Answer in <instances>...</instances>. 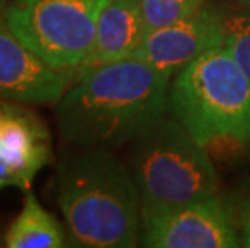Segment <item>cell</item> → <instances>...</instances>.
I'll list each match as a JSON object with an SVG mask.
<instances>
[{"mask_svg":"<svg viewBox=\"0 0 250 248\" xmlns=\"http://www.w3.org/2000/svg\"><path fill=\"white\" fill-rule=\"evenodd\" d=\"M13 0H0V18H2V15H3V12L7 10V7L10 3H12Z\"/></svg>","mask_w":250,"mask_h":248,"instance_id":"15","label":"cell"},{"mask_svg":"<svg viewBox=\"0 0 250 248\" xmlns=\"http://www.w3.org/2000/svg\"><path fill=\"white\" fill-rule=\"evenodd\" d=\"M231 3H236V5H244V7H250V0H228Z\"/></svg>","mask_w":250,"mask_h":248,"instance_id":"16","label":"cell"},{"mask_svg":"<svg viewBox=\"0 0 250 248\" xmlns=\"http://www.w3.org/2000/svg\"><path fill=\"white\" fill-rule=\"evenodd\" d=\"M110 0H13L2 21L49 65L76 71L92 49L99 17Z\"/></svg>","mask_w":250,"mask_h":248,"instance_id":"5","label":"cell"},{"mask_svg":"<svg viewBox=\"0 0 250 248\" xmlns=\"http://www.w3.org/2000/svg\"><path fill=\"white\" fill-rule=\"evenodd\" d=\"M208 0H139L147 33L188 18Z\"/></svg>","mask_w":250,"mask_h":248,"instance_id":"13","label":"cell"},{"mask_svg":"<svg viewBox=\"0 0 250 248\" xmlns=\"http://www.w3.org/2000/svg\"><path fill=\"white\" fill-rule=\"evenodd\" d=\"M167 108L207 149L250 142V81L223 44L174 75Z\"/></svg>","mask_w":250,"mask_h":248,"instance_id":"3","label":"cell"},{"mask_svg":"<svg viewBox=\"0 0 250 248\" xmlns=\"http://www.w3.org/2000/svg\"><path fill=\"white\" fill-rule=\"evenodd\" d=\"M141 242L150 248L241 247L237 216L220 195L142 216Z\"/></svg>","mask_w":250,"mask_h":248,"instance_id":"6","label":"cell"},{"mask_svg":"<svg viewBox=\"0 0 250 248\" xmlns=\"http://www.w3.org/2000/svg\"><path fill=\"white\" fill-rule=\"evenodd\" d=\"M131 166L142 216L216 195L218 174L200 142L171 114H162L132 142Z\"/></svg>","mask_w":250,"mask_h":248,"instance_id":"4","label":"cell"},{"mask_svg":"<svg viewBox=\"0 0 250 248\" xmlns=\"http://www.w3.org/2000/svg\"><path fill=\"white\" fill-rule=\"evenodd\" d=\"M50 158L52 139L44 121L20 102L0 97V191H31Z\"/></svg>","mask_w":250,"mask_h":248,"instance_id":"7","label":"cell"},{"mask_svg":"<svg viewBox=\"0 0 250 248\" xmlns=\"http://www.w3.org/2000/svg\"><path fill=\"white\" fill-rule=\"evenodd\" d=\"M237 228L239 235H241V247L250 248V198L239 210Z\"/></svg>","mask_w":250,"mask_h":248,"instance_id":"14","label":"cell"},{"mask_svg":"<svg viewBox=\"0 0 250 248\" xmlns=\"http://www.w3.org/2000/svg\"><path fill=\"white\" fill-rule=\"evenodd\" d=\"M221 44L220 10L207 2L188 18L147 33L134 57L174 76L194 58Z\"/></svg>","mask_w":250,"mask_h":248,"instance_id":"9","label":"cell"},{"mask_svg":"<svg viewBox=\"0 0 250 248\" xmlns=\"http://www.w3.org/2000/svg\"><path fill=\"white\" fill-rule=\"evenodd\" d=\"M171 79L136 57L79 73L57 103L58 133L78 149L134 142L167 112Z\"/></svg>","mask_w":250,"mask_h":248,"instance_id":"1","label":"cell"},{"mask_svg":"<svg viewBox=\"0 0 250 248\" xmlns=\"http://www.w3.org/2000/svg\"><path fill=\"white\" fill-rule=\"evenodd\" d=\"M146 34L139 0H110L99 17L92 49L74 76L94 66L132 58Z\"/></svg>","mask_w":250,"mask_h":248,"instance_id":"10","label":"cell"},{"mask_svg":"<svg viewBox=\"0 0 250 248\" xmlns=\"http://www.w3.org/2000/svg\"><path fill=\"white\" fill-rule=\"evenodd\" d=\"M3 242L8 248H62L66 247V235L55 216L42 208L36 195L28 191Z\"/></svg>","mask_w":250,"mask_h":248,"instance_id":"11","label":"cell"},{"mask_svg":"<svg viewBox=\"0 0 250 248\" xmlns=\"http://www.w3.org/2000/svg\"><path fill=\"white\" fill-rule=\"evenodd\" d=\"M74 81L28 49L0 18V97L20 103L57 105Z\"/></svg>","mask_w":250,"mask_h":248,"instance_id":"8","label":"cell"},{"mask_svg":"<svg viewBox=\"0 0 250 248\" xmlns=\"http://www.w3.org/2000/svg\"><path fill=\"white\" fill-rule=\"evenodd\" d=\"M57 202L74 247L132 248L142 208L134 176L108 149L79 147L57 165Z\"/></svg>","mask_w":250,"mask_h":248,"instance_id":"2","label":"cell"},{"mask_svg":"<svg viewBox=\"0 0 250 248\" xmlns=\"http://www.w3.org/2000/svg\"><path fill=\"white\" fill-rule=\"evenodd\" d=\"M218 10L223 47L232 55L250 81V7L228 2Z\"/></svg>","mask_w":250,"mask_h":248,"instance_id":"12","label":"cell"}]
</instances>
